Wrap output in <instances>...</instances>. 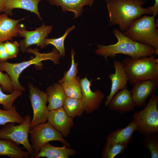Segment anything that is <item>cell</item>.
Wrapping results in <instances>:
<instances>
[{"label":"cell","instance_id":"obj_1","mask_svg":"<svg viewBox=\"0 0 158 158\" xmlns=\"http://www.w3.org/2000/svg\"><path fill=\"white\" fill-rule=\"evenodd\" d=\"M109 17L110 25H118L119 30H126L131 23L143 15H152L148 7L144 8L145 0H105Z\"/></svg>","mask_w":158,"mask_h":158},{"label":"cell","instance_id":"obj_2","mask_svg":"<svg viewBox=\"0 0 158 158\" xmlns=\"http://www.w3.org/2000/svg\"><path fill=\"white\" fill-rule=\"evenodd\" d=\"M113 33L117 39L116 43L107 45L98 44L95 50L97 54L103 56L106 60L107 57L114 58L117 54L127 55L134 59L158 55V52L152 47L132 40L118 29H114Z\"/></svg>","mask_w":158,"mask_h":158},{"label":"cell","instance_id":"obj_3","mask_svg":"<svg viewBox=\"0 0 158 158\" xmlns=\"http://www.w3.org/2000/svg\"><path fill=\"white\" fill-rule=\"evenodd\" d=\"M26 52L32 53L35 57L27 61L19 63H12L6 61H0V70L6 72L10 77L14 90H19L22 92L25 89L20 83L19 78L21 73L30 66L35 64L41 65L42 61L50 60L54 63L57 64L61 56L59 51L55 48L50 52L41 53L36 48H28Z\"/></svg>","mask_w":158,"mask_h":158},{"label":"cell","instance_id":"obj_4","mask_svg":"<svg viewBox=\"0 0 158 158\" xmlns=\"http://www.w3.org/2000/svg\"><path fill=\"white\" fill-rule=\"evenodd\" d=\"M155 55L138 59L126 57L122 63L128 78L133 85L147 80L158 82V59Z\"/></svg>","mask_w":158,"mask_h":158},{"label":"cell","instance_id":"obj_5","mask_svg":"<svg viewBox=\"0 0 158 158\" xmlns=\"http://www.w3.org/2000/svg\"><path fill=\"white\" fill-rule=\"evenodd\" d=\"M158 25L155 16L145 14L134 20L123 33L135 42L152 47L158 52Z\"/></svg>","mask_w":158,"mask_h":158},{"label":"cell","instance_id":"obj_6","mask_svg":"<svg viewBox=\"0 0 158 158\" xmlns=\"http://www.w3.org/2000/svg\"><path fill=\"white\" fill-rule=\"evenodd\" d=\"M158 96L154 94L143 109L133 114L138 132L146 136L158 133Z\"/></svg>","mask_w":158,"mask_h":158},{"label":"cell","instance_id":"obj_7","mask_svg":"<svg viewBox=\"0 0 158 158\" xmlns=\"http://www.w3.org/2000/svg\"><path fill=\"white\" fill-rule=\"evenodd\" d=\"M29 133L32 149L33 158L39 153L43 145L49 142L57 141L69 147L70 144L63 138L61 133L54 128L48 122L38 124L30 128Z\"/></svg>","mask_w":158,"mask_h":158},{"label":"cell","instance_id":"obj_8","mask_svg":"<svg viewBox=\"0 0 158 158\" xmlns=\"http://www.w3.org/2000/svg\"><path fill=\"white\" fill-rule=\"evenodd\" d=\"M31 117L27 115L23 122L18 125L9 123L0 129V139L10 140L16 144H21L33 158V151L28 140V134L31 127Z\"/></svg>","mask_w":158,"mask_h":158},{"label":"cell","instance_id":"obj_9","mask_svg":"<svg viewBox=\"0 0 158 158\" xmlns=\"http://www.w3.org/2000/svg\"><path fill=\"white\" fill-rule=\"evenodd\" d=\"M29 98L33 111V116L31 122V127L47 120L48 110L46 104L47 95L36 86L30 83L28 84Z\"/></svg>","mask_w":158,"mask_h":158},{"label":"cell","instance_id":"obj_10","mask_svg":"<svg viewBox=\"0 0 158 158\" xmlns=\"http://www.w3.org/2000/svg\"><path fill=\"white\" fill-rule=\"evenodd\" d=\"M52 27L45 25L44 23L35 30L28 31L22 26L18 33V36L24 38L19 43V49L23 52H26L27 49L30 46L36 45L43 49L46 47L44 40L51 32Z\"/></svg>","mask_w":158,"mask_h":158},{"label":"cell","instance_id":"obj_11","mask_svg":"<svg viewBox=\"0 0 158 158\" xmlns=\"http://www.w3.org/2000/svg\"><path fill=\"white\" fill-rule=\"evenodd\" d=\"M91 81L86 77L80 81L82 93L81 99L85 105V111L88 113L97 110L104 97V95L98 90L95 92L91 90Z\"/></svg>","mask_w":158,"mask_h":158},{"label":"cell","instance_id":"obj_12","mask_svg":"<svg viewBox=\"0 0 158 158\" xmlns=\"http://www.w3.org/2000/svg\"><path fill=\"white\" fill-rule=\"evenodd\" d=\"M130 90L135 107H143L150 96L154 94L158 88V82L151 80L139 81L133 85Z\"/></svg>","mask_w":158,"mask_h":158},{"label":"cell","instance_id":"obj_13","mask_svg":"<svg viewBox=\"0 0 158 158\" xmlns=\"http://www.w3.org/2000/svg\"><path fill=\"white\" fill-rule=\"evenodd\" d=\"M114 66L115 70V73L110 74L108 76L111 84L110 93L106 97L107 99L104 103L106 106H108L112 98L118 91L127 88L128 78L122 62L115 60Z\"/></svg>","mask_w":158,"mask_h":158},{"label":"cell","instance_id":"obj_14","mask_svg":"<svg viewBox=\"0 0 158 158\" xmlns=\"http://www.w3.org/2000/svg\"><path fill=\"white\" fill-rule=\"evenodd\" d=\"M73 118L69 116L63 107L49 111L47 120L63 136L66 137L69 134L73 125Z\"/></svg>","mask_w":158,"mask_h":158},{"label":"cell","instance_id":"obj_15","mask_svg":"<svg viewBox=\"0 0 158 158\" xmlns=\"http://www.w3.org/2000/svg\"><path fill=\"white\" fill-rule=\"evenodd\" d=\"M108 106L111 110L119 113L130 111L136 107L130 91L127 88L118 91L112 98Z\"/></svg>","mask_w":158,"mask_h":158},{"label":"cell","instance_id":"obj_16","mask_svg":"<svg viewBox=\"0 0 158 158\" xmlns=\"http://www.w3.org/2000/svg\"><path fill=\"white\" fill-rule=\"evenodd\" d=\"M24 18L15 20L8 17L4 13L0 14V42L11 40L18 36V33L22 26L19 23Z\"/></svg>","mask_w":158,"mask_h":158},{"label":"cell","instance_id":"obj_17","mask_svg":"<svg viewBox=\"0 0 158 158\" xmlns=\"http://www.w3.org/2000/svg\"><path fill=\"white\" fill-rule=\"evenodd\" d=\"M95 0H49L52 5L59 6L63 12H73V18L80 17L83 11V7L85 6H92Z\"/></svg>","mask_w":158,"mask_h":158},{"label":"cell","instance_id":"obj_18","mask_svg":"<svg viewBox=\"0 0 158 158\" xmlns=\"http://www.w3.org/2000/svg\"><path fill=\"white\" fill-rule=\"evenodd\" d=\"M46 93L49 111L63 107L67 96L61 83H56L48 87Z\"/></svg>","mask_w":158,"mask_h":158},{"label":"cell","instance_id":"obj_19","mask_svg":"<svg viewBox=\"0 0 158 158\" xmlns=\"http://www.w3.org/2000/svg\"><path fill=\"white\" fill-rule=\"evenodd\" d=\"M66 147L65 145L62 147H56L47 143L42 146L35 158H68L76 154V151Z\"/></svg>","mask_w":158,"mask_h":158},{"label":"cell","instance_id":"obj_20","mask_svg":"<svg viewBox=\"0 0 158 158\" xmlns=\"http://www.w3.org/2000/svg\"><path fill=\"white\" fill-rule=\"evenodd\" d=\"M41 0H6L3 11L10 16L12 15V11L15 8L25 9L36 14L42 18L38 9V4Z\"/></svg>","mask_w":158,"mask_h":158},{"label":"cell","instance_id":"obj_21","mask_svg":"<svg viewBox=\"0 0 158 158\" xmlns=\"http://www.w3.org/2000/svg\"><path fill=\"white\" fill-rule=\"evenodd\" d=\"M137 129V125L132 119L125 128L118 129L108 135L106 142L129 143L132 140L134 132L136 131Z\"/></svg>","mask_w":158,"mask_h":158},{"label":"cell","instance_id":"obj_22","mask_svg":"<svg viewBox=\"0 0 158 158\" xmlns=\"http://www.w3.org/2000/svg\"><path fill=\"white\" fill-rule=\"evenodd\" d=\"M6 156L10 158H28L30 156L18 144L8 139H0V156Z\"/></svg>","mask_w":158,"mask_h":158},{"label":"cell","instance_id":"obj_23","mask_svg":"<svg viewBox=\"0 0 158 158\" xmlns=\"http://www.w3.org/2000/svg\"><path fill=\"white\" fill-rule=\"evenodd\" d=\"M63 107L67 114L72 118L81 116L85 111V105L81 99L67 97Z\"/></svg>","mask_w":158,"mask_h":158},{"label":"cell","instance_id":"obj_24","mask_svg":"<svg viewBox=\"0 0 158 158\" xmlns=\"http://www.w3.org/2000/svg\"><path fill=\"white\" fill-rule=\"evenodd\" d=\"M79 76L73 80L61 83L67 97L81 99L82 90Z\"/></svg>","mask_w":158,"mask_h":158},{"label":"cell","instance_id":"obj_25","mask_svg":"<svg viewBox=\"0 0 158 158\" xmlns=\"http://www.w3.org/2000/svg\"><path fill=\"white\" fill-rule=\"evenodd\" d=\"M24 120V118L17 112L15 105L9 109H0V125H5L9 123L20 124Z\"/></svg>","mask_w":158,"mask_h":158},{"label":"cell","instance_id":"obj_26","mask_svg":"<svg viewBox=\"0 0 158 158\" xmlns=\"http://www.w3.org/2000/svg\"><path fill=\"white\" fill-rule=\"evenodd\" d=\"M128 144L127 143L106 142L103 150L102 157L115 158L126 150Z\"/></svg>","mask_w":158,"mask_h":158},{"label":"cell","instance_id":"obj_27","mask_svg":"<svg viewBox=\"0 0 158 158\" xmlns=\"http://www.w3.org/2000/svg\"><path fill=\"white\" fill-rule=\"evenodd\" d=\"M75 28V26L74 25H73L71 27L68 28L65 31L64 34L59 38H46L44 41L45 45V46L49 44L53 45L59 51L61 56H64L65 55V50L64 45L65 40L68 34Z\"/></svg>","mask_w":158,"mask_h":158},{"label":"cell","instance_id":"obj_28","mask_svg":"<svg viewBox=\"0 0 158 158\" xmlns=\"http://www.w3.org/2000/svg\"><path fill=\"white\" fill-rule=\"evenodd\" d=\"M23 94L20 90H14L9 94L4 93L0 85V104H1L5 110L9 109L13 106V104L15 100Z\"/></svg>","mask_w":158,"mask_h":158},{"label":"cell","instance_id":"obj_29","mask_svg":"<svg viewBox=\"0 0 158 158\" xmlns=\"http://www.w3.org/2000/svg\"><path fill=\"white\" fill-rule=\"evenodd\" d=\"M143 144L150 152L151 158H158V135L154 133L146 136Z\"/></svg>","mask_w":158,"mask_h":158},{"label":"cell","instance_id":"obj_30","mask_svg":"<svg viewBox=\"0 0 158 158\" xmlns=\"http://www.w3.org/2000/svg\"><path fill=\"white\" fill-rule=\"evenodd\" d=\"M71 66L69 70L66 72L63 77L59 80L58 82L62 83L65 82L74 80L77 77L78 70L77 69L78 63H75L74 61L75 51L73 49L71 51Z\"/></svg>","mask_w":158,"mask_h":158},{"label":"cell","instance_id":"obj_31","mask_svg":"<svg viewBox=\"0 0 158 158\" xmlns=\"http://www.w3.org/2000/svg\"><path fill=\"white\" fill-rule=\"evenodd\" d=\"M0 85L3 91L11 93L14 89L11 80L7 74H4L0 70Z\"/></svg>","mask_w":158,"mask_h":158},{"label":"cell","instance_id":"obj_32","mask_svg":"<svg viewBox=\"0 0 158 158\" xmlns=\"http://www.w3.org/2000/svg\"><path fill=\"white\" fill-rule=\"evenodd\" d=\"M4 44L10 59L16 58L20 49L19 43L16 41L11 42L8 41L4 43Z\"/></svg>","mask_w":158,"mask_h":158},{"label":"cell","instance_id":"obj_33","mask_svg":"<svg viewBox=\"0 0 158 158\" xmlns=\"http://www.w3.org/2000/svg\"><path fill=\"white\" fill-rule=\"evenodd\" d=\"M10 59L4 47V43L0 42V61H6Z\"/></svg>","mask_w":158,"mask_h":158},{"label":"cell","instance_id":"obj_34","mask_svg":"<svg viewBox=\"0 0 158 158\" xmlns=\"http://www.w3.org/2000/svg\"><path fill=\"white\" fill-rule=\"evenodd\" d=\"M152 11L154 16H157L158 14V0H154V3L153 6L148 7Z\"/></svg>","mask_w":158,"mask_h":158},{"label":"cell","instance_id":"obj_35","mask_svg":"<svg viewBox=\"0 0 158 158\" xmlns=\"http://www.w3.org/2000/svg\"><path fill=\"white\" fill-rule=\"evenodd\" d=\"M6 0H0V14L3 11Z\"/></svg>","mask_w":158,"mask_h":158},{"label":"cell","instance_id":"obj_36","mask_svg":"<svg viewBox=\"0 0 158 158\" xmlns=\"http://www.w3.org/2000/svg\"><path fill=\"white\" fill-rule=\"evenodd\" d=\"M48 0V1H49V0Z\"/></svg>","mask_w":158,"mask_h":158}]
</instances>
